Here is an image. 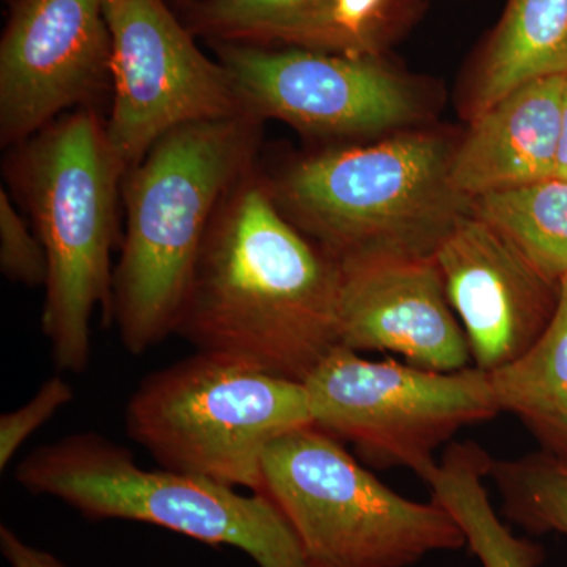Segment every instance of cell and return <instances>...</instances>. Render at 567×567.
Segmentation results:
<instances>
[{
	"label": "cell",
	"mask_w": 567,
	"mask_h": 567,
	"mask_svg": "<svg viewBox=\"0 0 567 567\" xmlns=\"http://www.w3.org/2000/svg\"><path fill=\"white\" fill-rule=\"evenodd\" d=\"M491 477L503 499L507 520L532 535L567 536V462L537 451L495 461Z\"/></svg>",
	"instance_id": "obj_19"
},
{
	"label": "cell",
	"mask_w": 567,
	"mask_h": 567,
	"mask_svg": "<svg viewBox=\"0 0 567 567\" xmlns=\"http://www.w3.org/2000/svg\"><path fill=\"white\" fill-rule=\"evenodd\" d=\"M0 270L10 281L44 286L48 260L39 235L33 234L9 193L0 189Z\"/></svg>",
	"instance_id": "obj_20"
},
{
	"label": "cell",
	"mask_w": 567,
	"mask_h": 567,
	"mask_svg": "<svg viewBox=\"0 0 567 567\" xmlns=\"http://www.w3.org/2000/svg\"><path fill=\"white\" fill-rule=\"evenodd\" d=\"M193 28L216 43L357 54L336 22V0H203L193 7Z\"/></svg>",
	"instance_id": "obj_17"
},
{
	"label": "cell",
	"mask_w": 567,
	"mask_h": 567,
	"mask_svg": "<svg viewBox=\"0 0 567 567\" xmlns=\"http://www.w3.org/2000/svg\"><path fill=\"white\" fill-rule=\"evenodd\" d=\"M0 550L10 567H69L50 551L25 543L7 525L0 527Z\"/></svg>",
	"instance_id": "obj_23"
},
{
	"label": "cell",
	"mask_w": 567,
	"mask_h": 567,
	"mask_svg": "<svg viewBox=\"0 0 567 567\" xmlns=\"http://www.w3.org/2000/svg\"><path fill=\"white\" fill-rule=\"evenodd\" d=\"M114 104L106 133L126 174L167 133L246 114L221 62L194 43L164 0H106Z\"/></svg>",
	"instance_id": "obj_9"
},
{
	"label": "cell",
	"mask_w": 567,
	"mask_h": 567,
	"mask_svg": "<svg viewBox=\"0 0 567 567\" xmlns=\"http://www.w3.org/2000/svg\"><path fill=\"white\" fill-rule=\"evenodd\" d=\"M73 398V388L66 380L59 375L51 377L28 404L0 416V468L9 466L29 436L69 405Z\"/></svg>",
	"instance_id": "obj_21"
},
{
	"label": "cell",
	"mask_w": 567,
	"mask_h": 567,
	"mask_svg": "<svg viewBox=\"0 0 567 567\" xmlns=\"http://www.w3.org/2000/svg\"><path fill=\"white\" fill-rule=\"evenodd\" d=\"M48 260L41 328L61 372L91 363V322L102 308L110 323L117 241V196L126 171L106 123L92 111L52 122L22 142L9 164Z\"/></svg>",
	"instance_id": "obj_3"
},
{
	"label": "cell",
	"mask_w": 567,
	"mask_h": 567,
	"mask_svg": "<svg viewBox=\"0 0 567 567\" xmlns=\"http://www.w3.org/2000/svg\"><path fill=\"white\" fill-rule=\"evenodd\" d=\"M303 383L317 427L350 443L364 464L405 466L420 477L436 465V447L499 413L487 372L371 361L342 346Z\"/></svg>",
	"instance_id": "obj_8"
},
{
	"label": "cell",
	"mask_w": 567,
	"mask_h": 567,
	"mask_svg": "<svg viewBox=\"0 0 567 567\" xmlns=\"http://www.w3.org/2000/svg\"><path fill=\"white\" fill-rule=\"evenodd\" d=\"M565 76L527 82L473 118L451 158L458 194L473 200L557 175Z\"/></svg>",
	"instance_id": "obj_14"
},
{
	"label": "cell",
	"mask_w": 567,
	"mask_h": 567,
	"mask_svg": "<svg viewBox=\"0 0 567 567\" xmlns=\"http://www.w3.org/2000/svg\"><path fill=\"white\" fill-rule=\"evenodd\" d=\"M453 152L425 134L320 153L268 192L282 215L336 260L435 256L472 200L450 178Z\"/></svg>",
	"instance_id": "obj_4"
},
{
	"label": "cell",
	"mask_w": 567,
	"mask_h": 567,
	"mask_svg": "<svg viewBox=\"0 0 567 567\" xmlns=\"http://www.w3.org/2000/svg\"><path fill=\"white\" fill-rule=\"evenodd\" d=\"M259 494L286 518L308 567H409L466 546L445 507L395 494L315 424L268 447Z\"/></svg>",
	"instance_id": "obj_6"
},
{
	"label": "cell",
	"mask_w": 567,
	"mask_h": 567,
	"mask_svg": "<svg viewBox=\"0 0 567 567\" xmlns=\"http://www.w3.org/2000/svg\"><path fill=\"white\" fill-rule=\"evenodd\" d=\"M338 264L339 346L401 354L431 371L468 368V339L435 256L349 257Z\"/></svg>",
	"instance_id": "obj_13"
},
{
	"label": "cell",
	"mask_w": 567,
	"mask_h": 567,
	"mask_svg": "<svg viewBox=\"0 0 567 567\" xmlns=\"http://www.w3.org/2000/svg\"><path fill=\"white\" fill-rule=\"evenodd\" d=\"M339 286L338 260L282 215L252 169L213 218L175 334L303 383L339 346Z\"/></svg>",
	"instance_id": "obj_1"
},
{
	"label": "cell",
	"mask_w": 567,
	"mask_h": 567,
	"mask_svg": "<svg viewBox=\"0 0 567 567\" xmlns=\"http://www.w3.org/2000/svg\"><path fill=\"white\" fill-rule=\"evenodd\" d=\"M219 62L248 114L306 133H382L412 121L416 102L401 78L371 54L216 43Z\"/></svg>",
	"instance_id": "obj_10"
},
{
	"label": "cell",
	"mask_w": 567,
	"mask_h": 567,
	"mask_svg": "<svg viewBox=\"0 0 567 567\" xmlns=\"http://www.w3.org/2000/svg\"><path fill=\"white\" fill-rule=\"evenodd\" d=\"M260 123L246 112L178 126L123 178L126 224L110 323L134 357L175 334L213 218L254 169Z\"/></svg>",
	"instance_id": "obj_2"
},
{
	"label": "cell",
	"mask_w": 567,
	"mask_h": 567,
	"mask_svg": "<svg viewBox=\"0 0 567 567\" xmlns=\"http://www.w3.org/2000/svg\"><path fill=\"white\" fill-rule=\"evenodd\" d=\"M435 260L473 363L487 374L524 357L557 312L561 282L540 275L472 212L446 235Z\"/></svg>",
	"instance_id": "obj_12"
},
{
	"label": "cell",
	"mask_w": 567,
	"mask_h": 567,
	"mask_svg": "<svg viewBox=\"0 0 567 567\" xmlns=\"http://www.w3.org/2000/svg\"><path fill=\"white\" fill-rule=\"evenodd\" d=\"M106 0H20L0 43V141L20 145L111 76Z\"/></svg>",
	"instance_id": "obj_11"
},
{
	"label": "cell",
	"mask_w": 567,
	"mask_h": 567,
	"mask_svg": "<svg viewBox=\"0 0 567 567\" xmlns=\"http://www.w3.org/2000/svg\"><path fill=\"white\" fill-rule=\"evenodd\" d=\"M558 177L567 178V73L565 76V91L561 103V142H559Z\"/></svg>",
	"instance_id": "obj_24"
},
{
	"label": "cell",
	"mask_w": 567,
	"mask_h": 567,
	"mask_svg": "<svg viewBox=\"0 0 567 567\" xmlns=\"http://www.w3.org/2000/svg\"><path fill=\"white\" fill-rule=\"evenodd\" d=\"M567 73V0H507L481 61L473 118L539 78Z\"/></svg>",
	"instance_id": "obj_15"
},
{
	"label": "cell",
	"mask_w": 567,
	"mask_h": 567,
	"mask_svg": "<svg viewBox=\"0 0 567 567\" xmlns=\"http://www.w3.org/2000/svg\"><path fill=\"white\" fill-rule=\"evenodd\" d=\"M488 377L499 413H513L539 451L567 462V276L557 312L536 344Z\"/></svg>",
	"instance_id": "obj_16"
},
{
	"label": "cell",
	"mask_w": 567,
	"mask_h": 567,
	"mask_svg": "<svg viewBox=\"0 0 567 567\" xmlns=\"http://www.w3.org/2000/svg\"><path fill=\"white\" fill-rule=\"evenodd\" d=\"M125 421L162 468L257 494L268 447L315 424L305 383L200 352L145 377Z\"/></svg>",
	"instance_id": "obj_7"
},
{
	"label": "cell",
	"mask_w": 567,
	"mask_h": 567,
	"mask_svg": "<svg viewBox=\"0 0 567 567\" xmlns=\"http://www.w3.org/2000/svg\"><path fill=\"white\" fill-rule=\"evenodd\" d=\"M33 495L61 499L91 520H133L245 551L259 567H308L297 536L262 494L205 477L145 470L132 451L95 432L37 447L14 472Z\"/></svg>",
	"instance_id": "obj_5"
},
{
	"label": "cell",
	"mask_w": 567,
	"mask_h": 567,
	"mask_svg": "<svg viewBox=\"0 0 567 567\" xmlns=\"http://www.w3.org/2000/svg\"><path fill=\"white\" fill-rule=\"evenodd\" d=\"M385 6L386 0H336V22L357 54H368L365 43Z\"/></svg>",
	"instance_id": "obj_22"
},
{
	"label": "cell",
	"mask_w": 567,
	"mask_h": 567,
	"mask_svg": "<svg viewBox=\"0 0 567 567\" xmlns=\"http://www.w3.org/2000/svg\"><path fill=\"white\" fill-rule=\"evenodd\" d=\"M472 213L509 241L540 275L561 282L567 276V178H546L484 194Z\"/></svg>",
	"instance_id": "obj_18"
}]
</instances>
